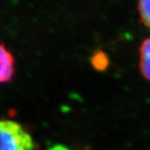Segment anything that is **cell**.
Returning <instances> with one entry per match:
<instances>
[{
    "label": "cell",
    "mask_w": 150,
    "mask_h": 150,
    "mask_svg": "<svg viewBox=\"0 0 150 150\" xmlns=\"http://www.w3.org/2000/svg\"><path fill=\"white\" fill-rule=\"evenodd\" d=\"M48 150H70V149L62 145H55V146L50 147Z\"/></svg>",
    "instance_id": "obj_6"
},
{
    "label": "cell",
    "mask_w": 150,
    "mask_h": 150,
    "mask_svg": "<svg viewBox=\"0 0 150 150\" xmlns=\"http://www.w3.org/2000/svg\"><path fill=\"white\" fill-rule=\"evenodd\" d=\"M35 149L33 137L20 123L11 120H0V150Z\"/></svg>",
    "instance_id": "obj_1"
},
{
    "label": "cell",
    "mask_w": 150,
    "mask_h": 150,
    "mask_svg": "<svg viewBox=\"0 0 150 150\" xmlns=\"http://www.w3.org/2000/svg\"><path fill=\"white\" fill-rule=\"evenodd\" d=\"M137 12L140 22L150 29V0H137Z\"/></svg>",
    "instance_id": "obj_5"
},
{
    "label": "cell",
    "mask_w": 150,
    "mask_h": 150,
    "mask_svg": "<svg viewBox=\"0 0 150 150\" xmlns=\"http://www.w3.org/2000/svg\"><path fill=\"white\" fill-rule=\"evenodd\" d=\"M91 63L93 67L98 71H104L108 69L110 65V59L107 53L101 50L96 51L91 57Z\"/></svg>",
    "instance_id": "obj_4"
},
{
    "label": "cell",
    "mask_w": 150,
    "mask_h": 150,
    "mask_svg": "<svg viewBox=\"0 0 150 150\" xmlns=\"http://www.w3.org/2000/svg\"><path fill=\"white\" fill-rule=\"evenodd\" d=\"M15 58L4 45L0 44V83L10 82L15 75Z\"/></svg>",
    "instance_id": "obj_2"
},
{
    "label": "cell",
    "mask_w": 150,
    "mask_h": 150,
    "mask_svg": "<svg viewBox=\"0 0 150 150\" xmlns=\"http://www.w3.org/2000/svg\"><path fill=\"white\" fill-rule=\"evenodd\" d=\"M139 71L150 82V36L142 41L139 46Z\"/></svg>",
    "instance_id": "obj_3"
}]
</instances>
